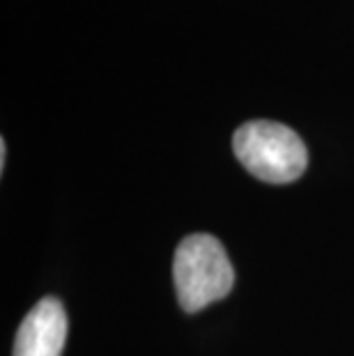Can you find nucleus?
<instances>
[{
  "label": "nucleus",
  "instance_id": "1",
  "mask_svg": "<svg viewBox=\"0 0 354 356\" xmlns=\"http://www.w3.org/2000/svg\"><path fill=\"white\" fill-rule=\"evenodd\" d=\"M172 278L179 306L186 313H198L232 290L235 269L216 237L191 234L182 239L172 257Z\"/></svg>",
  "mask_w": 354,
  "mask_h": 356
},
{
  "label": "nucleus",
  "instance_id": "2",
  "mask_svg": "<svg viewBox=\"0 0 354 356\" xmlns=\"http://www.w3.org/2000/svg\"><path fill=\"white\" fill-rule=\"evenodd\" d=\"M232 147L239 163L267 184H288L304 175L306 145L290 127L272 120H251L235 131Z\"/></svg>",
  "mask_w": 354,
  "mask_h": 356
},
{
  "label": "nucleus",
  "instance_id": "3",
  "mask_svg": "<svg viewBox=\"0 0 354 356\" xmlns=\"http://www.w3.org/2000/svg\"><path fill=\"white\" fill-rule=\"evenodd\" d=\"M67 313L56 297H44L24 317L14 340V356H63Z\"/></svg>",
  "mask_w": 354,
  "mask_h": 356
},
{
  "label": "nucleus",
  "instance_id": "4",
  "mask_svg": "<svg viewBox=\"0 0 354 356\" xmlns=\"http://www.w3.org/2000/svg\"><path fill=\"white\" fill-rule=\"evenodd\" d=\"M5 161H7V145L5 140H0V170H5Z\"/></svg>",
  "mask_w": 354,
  "mask_h": 356
}]
</instances>
